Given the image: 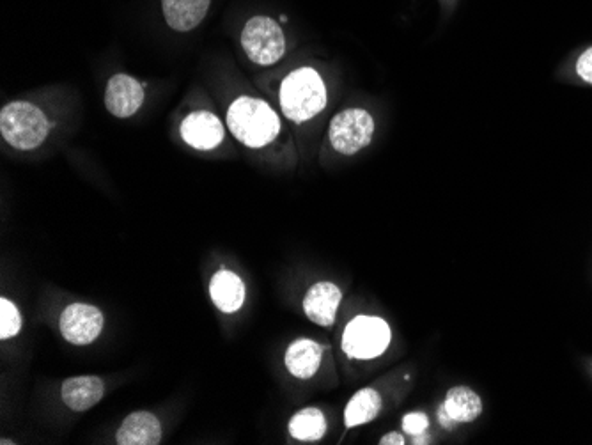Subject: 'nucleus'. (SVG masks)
I'll use <instances>...</instances> for the list:
<instances>
[{"mask_svg":"<svg viewBox=\"0 0 592 445\" xmlns=\"http://www.w3.org/2000/svg\"><path fill=\"white\" fill-rule=\"evenodd\" d=\"M291 437L302 442H316L327 433V417L318 408H305L289 421Z\"/></svg>","mask_w":592,"mask_h":445,"instance_id":"a211bd4d","label":"nucleus"},{"mask_svg":"<svg viewBox=\"0 0 592 445\" xmlns=\"http://www.w3.org/2000/svg\"><path fill=\"white\" fill-rule=\"evenodd\" d=\"M211 0H162L165 22L174 31L187 32L201 24Z\"/></svg>","mask_w":592,"mask_h":445,"instance_id":"4468645a","label":"nucleus"},{"mask_svg":"<svg viewBox=\"0 0 592 445\" xmlns=\"http://www.w3.org/2000/svg\"><path fill=\"white\" fill-rule=\"evenodd\" d=\"M48 130L47 116L32 103H8L0 112V132L13 148L22 151L39 148L47 139Z\"/></svg>","mask_w":592,"mask_h":445,"instance_id":"7ed1b4c3","label":"nucleus"},{"mask_svg":"<svg viewBox=\"0 0 592 445\" xmlns=\"http://www.w3.org/2000/svg\"><path fill=\"white\" fill-rule=\"evenodd\" d=\"M142 102H144V89L133 77L125 73H117L109 80L107 91H105V107L112 116L121 119L130 118L141 109Z\"/></svg>","mask_w":592,"mask_h":445,"instance_id":"1a4fd4ad","label":"nucleus"},{"mask_svg":"<svg viewBox=\"0 0 592 445\" xmlns=\"http://www.w3.org/2000/svg\"><path fill=\"white\" fill-rule=\"evenodd\" d=\"M279 100L289 121L305 123L327 107V87L318 71L300 68L282 82Z\"/></svg>","mask_w":592,"mask_h":445,"instance_id":"f03ea898","label":"nucleus"},{"mask_svg":"<svg viewBox=\"0 0 592 445\" xmlns=\"http://www.w3.org/2000/svg\"><path fill=\"white\" fill-rule=\"evenodd\" d=\"M22 330L20 311L8 298H0V339H11Z\"/></svg>","mask_w":592,"mask_h":445,"instance_id":"6ab92c4d","label":"nucleus"},{"mask_svg":"<svg viewBox=\"0 0 592 445\" xmlns=\"http://www.w3.org/2000/svg\"><path fill=\"white\" fill-rule=\"evenodd\" d=\"M442 412L452 422H474L483 414V399L470 387H452L445 396Z\"/></svg>","mask_w":592,"mask_h":445,"instance_id":"dca6fc26","label":"nucleus"},{"mask_svg":"<svg viewBox=\"0 0 592 445\" xmlns=\"http://www.w3.org/2000/svg\"><path fill=\"white\" fill-rule=\"evenodd\" d=\"M390 327L378 316H357L346 325L343 334V352L351 359L371 360L387 352Z\"/></svg>","mask_w":592,"mask_h":445,"instance_id":"20e7f679","label":"nucleus"},{"mask_svg":"<svg viewBox=\"0 0 592 445\" xmlns=\"http://www.w3.org/2000/svg\"><path fill=\"white\" fill-rule=\"evenodd\" d=\"M227 126L238 141L249 148H263L281 133V119L258 98L242 96L227 110Z\"/></svg>","mask_w":592,"mask_h":445,"instance_id":"f257e3e1","label":"nucleus"},{"mask_svg":"<svg viewBox=\"0 0 592 445\" xmlns=\"http://www.w3.org/2000/svg\"><path fill=\"white\" fill-rule=\"evenodd\" d=\"M119 445H156L162 440V424L149 412H133L117 431Z\"/></svg>","mask_w":592,"mask_h":445,"instance_id":"9b49d317","label":"nucleus"},{"mask_svg":"<svg viewBox=\"0 0 592 445\" xmlns=\"http://www.w3.org/2000/svg\"><path fill=\"white\" fill-rule=\"evenodd\" d=\"M341 300H343V293L334 282H318L305 295V316L320 327H332Z\"/></svg>","mask_w":592,"mask_h":445,"instance_id":"9d476101","label":"nucleus"},{"mask_svg":"<svg viewBox=\"0 0 592 445\" xmlns=\"http://www.w3.org/2000/svg\"><path fill=\"white\" fill-rule=\"evenodd\" d=\"M374 135V121L367 110L348 109L334 116L328 137L341 155H355L369 146Z\"/></svg>","mask_w":592,"mask_h":445,"instance_id":"423d86ee","label":"nucleus"},{"mask_svg":"<svg viewBox=\"0 0 592 445\" xmlns=\"http://www.w3.org/2000/svg\"><path fill=\"white\" fill-rule=\"evenodd\" d=\"M61 334L71 344L84 346L96 341L103 330V314L98 307L71 304L61 314Z\"/></svg>","mask_w":592,"mask_h":445,"instance_id":"0eeeda50","label":"nucleus"},{"mask_svg":"<svg viewBox=\"0 0 592 445\" xmlns=\"http://www.w3.org/2000/svg\"><path fill=\"white\" fill-rule=\"evenodd\" d=\"M577 73L580 79L592 86V47L587 48L584 54L578 57Z\"/></svg>","mask_w":592,"mask_h":445,"instance_id":"412c9836","label":"nucleus"},{"mask_svg":"<svg viewBox=\"0 0 592 445\" xmlns=\"http://www.w3.org/2000/svg\"><path fill=\"white\" fill-rule=\"evenodd\" d=\"M382 412V396L374 389H362L348 401L344 410L346 428H357L374 421Z\"/></svg>","mask_w":592,"mask_h":445,"instance_id":"f3484780","label":"nucleus"},{"mask_svg":"<svg viewBox=\"0 0 592 445\" xmlns=\"http://www.w3.org/2000/svg\"><path fill=\"white\" fill-rule=\"evenodd\" d=\"M105 385L98 376H75L63 383V401L73 412H86L102 401Z\"/></svg>","mask_w":592,"mask_h":445,"instance_id":"f8f14e48","label":"nucleus"},{"mask_svg":"<svg viewBox=\"0 0 592 445\" xmlns=\"http://www.w3.org/2000/svg\"><path fill=\"white\" fill-rule=\"evenodd\" d=\"M323 348L312 339H298L289 344L284 357L289 373L298 380H309L320 369Z\"/></svg>","mask_w":592,"mask_h":445,"instance_id":"ddd939ff","label":"nucleus"},{"mask_svg":"<svg viewBox=\"0 0 592 445\" xmlns=\"http://www.w3.org/2000/svg\"><path fill=\"white\" fill-rule=\"evenodd\" d=\"M428 417L424 414H408L403 419V428L410 435H421L428 428Z\"/></svg>","mask_w":592,"mask_h":445,"instance_id":"aec40b11","label":"nucleus"},{"mask_svg":"<svg viewBox=\"0 0 592 445\" xmlns=\"http://www.w3.org/2000/svg\"><path fill=\"white\" fill-rule=\"evenodd\" d=\"M242 47L252 63L270 66L281 61L286 52V38L275 20L254 16L243 29Z\"/></svg>","mask_w":592,"mask_h":445,"instance_id":"39448f33","label":"nucleus"},{"mask_svg":"<svg viewBox=\"0 0 592 445\" xmlns=\"http://www.w3.org/2000/svg\"><path fill=\"white\" fill-rule=\"evenodd\" d=\"M181 137L188 146L199 149V151H210L222 144L224 141V125L215 114L199 110L192 112L190 116L183 119L180 126Z\"/></svg>","mask_w":592,"mask_h":445,"instance_id":"6e6552de","label":"nucleus"},{"mask_svg":"<svg viewBox=\"0 0 592 445\" xmlns=\"http://www.w3.org/2000/svg\"><path fill=\"white\" fill-rule=\"evenodd\" d=\"M380 444L382 445H403L405 444V437L399 435V433H389L385 437L380 438Z\"/></svg>","mask_w":592,"mask_h":445,"instance_id":"4be33fe9","label":"nucleus"},{"mask_svg":"<svg viewBox=\"0 0 592 445\" xmlns=\"http://www.w3.org/2000/svg\"><path fill=\"white\" fill-rule=\"evenodd\" d=\"M210 295L213 304L217 305L222 313H236L242 309L245 302V286L234 272L220 270L211 279Z\"/></svg>","mask_w":592,"mask_h":445,"instance_id":"2eb2a0df","label":"nucleus"}]
</instances>
